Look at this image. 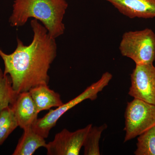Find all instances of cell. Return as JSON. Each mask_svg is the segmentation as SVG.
<instances>
[{
    "mask_svg": "<svg viewBox=\"0 0 155 155\" xmlns=\"http://www.w3.org/2000/svg\"><path fill=\"white\" fill-rule=\"evenodd\" d=\"M30 24L33 32L31 43L25 45L17 38V48L11 54L0 48L4 73L10 76L13 88L18 94L29 91L39 84H48V71L57 57L56 39L36 19H32Z\"/></svg>",
    "mask_w": 155,
    "mask_h": 155,
    "instance_id": "obj_1",
    "label": "cell"
},
{
    "mask_svg": "<svg viewBox=\"0 0 155 155\" xmlns=\"http://www.w3.org/2000/svg\"><path fill=\"white\" fill-rule=\"evenodd\" d=\"M68 7L67 0H14L9 22L12 27H20L33 18L41 22L56 39L65 31L63 20Z\"/></svg>",
    "mask_w": 155,
    "mask_h": 155,
    "instance_id": "obj_2",
    "label": "cell"
},
{
    "mask_svg": "<svg viewBox=\"0 0 155 155\" xmlns=\"http://www.w3.org/2000/svg\"><path fill=\"white\" fill-rule=\"evenodd\" d=\"M112 78L113 75L111 73L108 72H105L99 80L92 84L78 96L55 110H50L49 112L42 118L38 119L32 125L33 130L44 138H47L50 130L55 126L61 116L85 100L94 101L97 99L99 93L102 91L107 86Z\"/></svg>",
    "mask_w": 155,
    "mask_h": 155,
    "instance_id": "obj_3",
    "label": "cell"
},
{
    "mask_svg": "<svg viewBox=\"0 0 155 155\" xmlns=\"http://www.w3.org/2000/svg\"><path fill=\"white\" fill-rule=\"evenodd\" d=\"M119 50L123 57L131 59L136 65L152 64L155 61V33L149 28L126 31Z\"/></svg>",
    "mask_w": 155,
    "mask_h": 155,
    "instance_id": "obj_4",
    "label": "cell"
},
{
    "mask_svg": "<svg viewBox=\"0 0 155 155\" xmlns=\"http://www.w3.org/2000/svg\"><path fill=\"white\" fill-rule=\"evenodd\" d=\"M125 118L124 143L155 126V106L134 98L127 103Z\"/></svg>",
    "mask_w": 155,
    "mask_h": 155,
    "instance_id": "obj_5",
    "label": "cell"
},
{
    "mask_svg": "<svg viewBox=\"0 0 155 155\" xmlns=\"http://www.w3.org/2000/svg\"><path fill=\"white\" fill-rule=\"evenodd\" d=\"M130 82L129 95L155 106V66L153 64L136 65L130 74Z\"/></svg>",
    "mask_w": 155,
    "mask_h": 155,
    "instance_id": "obj_6",
    "label": "cell"
},
{
    "mask_svg": "<svg viewBox=\"0 0 155 155\" xmlns=\"http://www.w3.org/2000/svg\"><path fill=\"white\" fill-rule=\"evenodd\" d=\"M92 126V124H89L84 128L73 132L64 128L56 134L52 141L47 144L45 148L47 155H79L86 136Z\"/></svg>",
    "mask_w": 155,
    "mask_h": 155,
    "instance_id": "obj_7",
    "label": "cell"
},
{
    "mask_svg": "<svg viewBox=\"0 0 155 155\" xmlns=\"http://www.w3.org/2000/svg\"><path fill=\"white\" fill-rule=\"evenodd\" d=\"M130 19L155 17V0H105Z\"/></svg>",
    "mask_w": 155,
    "mask_h": 155,
    "instance_id": "obj_8",
    "label": "cell"
},
{
    "mask_svg": "<svg viewBox=\"0 0 155 155\" xmlns=\"http://www.w3.org/2000/svg\"><path fill=\"white\" fill-rule=\"evenodd\" d=\"M11 106L19 127L23 130L32 127L36 122L39 113L29 91L19 94Z\"/></svg>",
    "mask_w": 155,
    "mask_h": 155,
    "instance_id": "obj_9",
    "label": "cell"
},
{
    "mask_svg": "<svg viewBox=\"0 0 155 155\" xmlns=\"http://www.w3.org/2000/svg\"><path fill=\"white\" fill-rule=\"evenodd\" d=\"M29 92L39 113L64 104L60 94L51 89L48 84H39L31 89Z\"/></svg>",
    "mask_w": 155,
    "mask_h": 155,
    "instance_id": "obj_10",
    "label": "cell"
},
{
    "mask_svg": "<svg viewBox=\"0 0 155 155\" xmlns=\"http://www.w3.org/2000/svg\"><path fill=\"white\" fill-rule=\"evenodd\" d=\"M47 143L45 138L36 133L32 127L23 129L13 155H32L39 148H46Z\"/></svg>",
    "mask_w": 155,
    "mask_h": 155,
    "instance_id": "obj_11",
    "label": "cell"
},
{
    "mask_svg": "<svg viewBox=\"0 0 155 155\" xmlns=\"http://www.w3.org/2000/svg\"><path fill=\"white\" fill-rule=\"evenodd\" d=\"M19 94L14 90L12 81L0 68V113L4 109L12 105Z\"/></svg>",
    "mask_w": 155,
    "mask_h": 155,
    "instance_id": "obj_12",
    "label": "cell"
},
{
    "mask_svg": "<svg viewBox=\"0 0 155 155\" xmlns=\"http://www.w3.org/2000/svg\"><path fill=\"white\" fill-rule=\"evenodd\" d=\"M19 126L11 106L0 113V145L4 143L9 135Z\"/></svg>",
    "mask_w": 155,
    "mask_h": 155,
    "instance_id": "obj_13",
    "label": "cell"
},
{
    "mask_svg": "<svg viewBox=\"0 0 155 155\" xmlns=\"http://www.w3.org/2000/svg\"><path fill=\"white\" fill-rule=\"evenodd\" d=\"M107 127L104 124L100 126H92L84 143V155H100L99 143L102 134Z\"/></svg>",
    "mask_w": 155,
    "mask_h": 155,
    "instance_id": "obj_14",
    "label": "cell"
},
{
    "mask_svg": "<svg viewBox=\"0 0 155 155\" xmlns=\"http://www.w3.org/2000/svg\"><path fill=\"white\" fill-rule=\"evenodd\" d=\"M135 155H155V126L139 135Z\"/></svg>",
    "mask_w": 155,
    "mask_h": 155,
    "instance_id": "obj_15",
    "label": "cell"
}]
</instances>
